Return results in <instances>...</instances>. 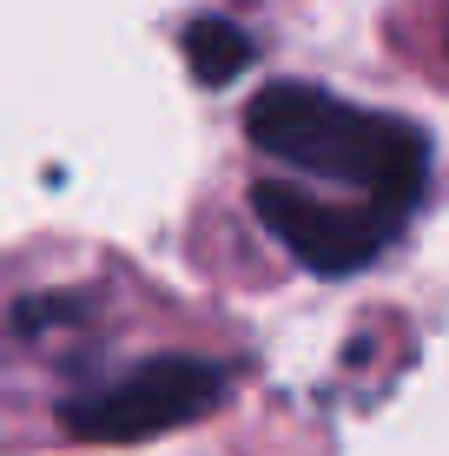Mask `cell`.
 <instances>
[{"mask_svg":"<svg viewBox=\"0 0 449 456\" xmlns=\"http://www.w3.org/2000/svg\"><path fill=\"white\" fill-rule=\"evenodd\" d=\"M245 139L265 159L298 166L311 179H337L370 192V206L404 218L429 185V139L404 119L364 113V106L337 100L324 86L277 80L245 106Z\"/></svg>","mask_w":449,"mask_h":456,"instance_id":"1","label":"cell"},{"mask_svg":"<svg viewBox=\"0 0 449 456\" xmlns=\"http://www.w3.org/2000/svg\"><path fill=\"white\" fill-rule=\"evenodd\" d=\"M231 370L212 357H146V364L106 377L67 403V430L80 444H146V436L185 430L225 403Z\"/></svg>","mask_w":449,"mask_h":456,"instance_id":"2","label":"cell"},{"mask_svg":"<svg viewBox=\"0 0 449 456\" xmlns=\"http://www.w3.org/2000/svg\"><path fill=\"white\" fill-rule=\"evenodd\" d=\"M252 212H258V225L317 278L370 272V265L390 251V239H397V212H383V206H324L317 192L285 185V179L258 185Z\"/></svg>","mask_w":449,"mask_h":456,"instance_id":"3","label":"cell"},{"mask_svg":"<svg viewBox=\"0 0 449 456\" xmlns=\"http://www.w3.org/2000/svg\"><path fill=\"white\" fill-rule=\"evenodd\" d=\"M252 60H258L252 34L238 20H225V13H205V20L185 27V67H192L198 86H231Z\"/></svg>","mask_w":449,"mask_h":456,"instance_id":"4","label":"cell"}]
</instances>
